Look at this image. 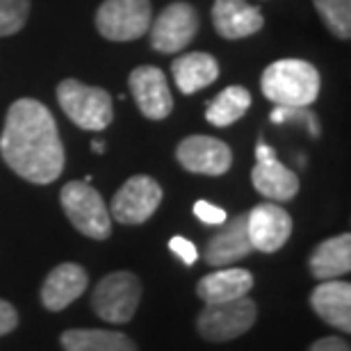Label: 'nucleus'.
<instances>
[{
	"mask_svg": "<svg viewBox=\"0 0 351 351\" xmlns=\"http://www.w3.org/2000/svg\"><path fill=\"white\" fill-rule=\"evenodd\" d=\"M247 233L254 251L274 254L292 235V217L276 203H261L247 213Z\"/></svg>",
	"mask_w": 351,
	"mask_h": 351,
	"instance_id": "nucleus-11",
	"label": "nucleus"
},
{
	"mask_svg": "<svg viewBox=\"0 0 351 351\" xmlns=\"http://www.w3.org/2000/svg\"><path fill=\"white\" fill-rule=\"evenodd\" d=\"M215 30L223 39H244L265 25V16L247 0H217L213 7Z\"/></svg>",
	"mask_w": 351,
	"mask_h": 351,
	"instance_id": "nucleus-17",
	"label": "nucleus"
},
{
	"mask_svg": "<svg viewBox=\"0 0 351 351\" xmlns=\"http://www.w3.org/2000/svg\"><path fill=\"white\" fill-rule=\"evenodd\" d=\"M311 271L315 278L331 280L349 274L351 269V235L342 233L331 240H324L311 254Z\"/></svg>",
	"mask_w": 351,
	"mask_h": 351,
	"instance_id": "nucleus-20",
	"label": "nucleus"
},
{
	"mask_svg": "<svg viewBox=\"0 0 351 351\" xmlns=\"http://www.w3.org/2000/svg\"><path fill=\"white\" fill-rule=\"evenodd\" d=\"M251 108V94L240 85L226 87L215 101L208 103L206 119L217 128H226V125L235 123L237 119L247 114Z\"/></svg>",
	"mask_w": 351,
	"mask_h": 351,
	"instance_id": "nucleus-22",
	"label": "nucleus"
},
{
	"mask_svg": "<svg viewBox=\"0 0 351 351\" xmlns=\"http://www.w3.org/2000/svg\"><path fill=\"white\" fill-rule=\"evenodd\" d=\"M142 301V283L132 271H112L98 280L91 306L96 315L110 324H125L135 317Z\"/></svg>",
	"mask_w": 351,
	"mask_h": 351,
	"instance_id": "nucleus-5",
	"label": "nucleus"
},
{
	"mask_svg": "<svg viewBox=\"0 0 351 351\" xmlns=\"http://www.w3.org/2000/svg\"><path fill=\"white\" fill-rule=\"evenodd\" d=\"M162 201V187L151 176H132L125 180L112 199L110 217L128 226L149 221Z\"/></svg>",
	"mask_w": 351,
	"mask_h": 351,
	"instance_id": "nucleus-8",
	"label": "nucleus"
},
{
	"mask_svg": "<svg viewBox=\"0 0 351 351\" xmlns=\"http://www.w3.org/2000/svg\"><path fill=\"white\" fill-rule=\"evenodd\" d=\"M271 121L276 125L287 123V121H299L301 125H306L313 137H319V121H317V117L308 110V105H276L271 112Z\"/></svg>",
	"mask_w": 351,
	"mask_h": 351,
	"instance_id": "nucleus-25",
	"label": "nucleus"
},
{
	"mask_svg": "<svg viewBox=\"0 0 351 351\" xmlns=\"http://www.w3.org/2000/svg\"><path fill=\"white\" fill-rule=\"evenodd\" d=\"M130 94L135 98L139 112L146 119L160 121V119L169 117L173 110V98L169 85H167L165 73L158 66H137L130 73Z\"/></svg>",
	"mask_w": 351,
	"mask_h": 351,
	"instance_id": "nucleus-13",
	"label": "nucleus"
},
{
	"mask_svg": "<svg viewBox=\"0 0 351 351\" xmlns=\"http://www.w3.org/2000/svg\"><path fill=\"white\" fill-rule=\"evenodd\" d=\"M322 21L328 25L335 37H351V3L349 0H313Z\"/></svg>",
	"mask_w": 351,
	"mask_h": 351,
	"instance_id": "nucleus-23",
	"label": "nucleus"
},
{
	"mask_svg": "<svg viewBox=\"0 0 351 351\" xmlns=\"http://www.w3.org/2000/svg\"><path fill=\"white\" fill-rule=\"evenodd\" d=\"M169 249L185 265H194L196 261H199V251H196V244L189 242L187 237H180V235L171 237V240H169Z\"/></svg>",
	"mask_w": 351,
	"mask_h": 351,
	"instance_id": "nucleus-27",
	"label": "nucleus"
},
{
	"mask_svg": "<svg viewBox=\"0 0 351 351\" xmlns=\"http://www.w3.org/2000/svg\"><path fill=\"white\" fill-rule=\"evenodd\" d=\"M308 351H351L349 342L338 338V335H328V338L317 340Z\"/></svg>",
	"mask_w": 351,
	"mask_h": 351,
	"instance_id": "nucleus-29",
	"label": "nucleus"
},
{
	"mask_svg": "<svg viewBox=\"0 0 351 351\" xmlns=\"http://www.w3.org/2000/svg\"><path fill=\"white\" fill-rule=\"evenodd\" d=\"M173 80L182 94H196L219 78V64L210 53H185L173 60Z\"/></svg>",
	"mask_w": 351,
	"mask_h": 351,
	"instance_id": "nucleus-19",
	"label": "nucleus"
},
{
	"mask_svg": "<svg viewBox=\"0 0 351 351\" xmlns=\"http://www.w3.org/2000/svg\"><path fill=\"white\" fill-rule=\"evenodd\" d=\"M30 14V0H0V37L16 34Z\"/></svg>",
	"mask_w": 351,
	"mask_h": 351,
	"instance_id": "nucleus-24",
	"label": "nucleus"
},
{
	"mask_svg": "<svg viewBox=\"0 0 351 351\" xmlns=\"http://www.w3.org/2000/svg\"><path fill=\"white\" fill-rule=\"evenodd\" d=\"M176 158L187 171L203 176H221L233 165V153L228 144L208 135L185 137L176 149Z\"/></svg>",
	"mask_w": 351,
	"mask_h": 351,
	"instance_id": "nucleus-12",
	"label": "nucleus"
},
{
	"mask_svg": "<svg viewBox=\"0 0 351 351\" xmlns=\"http://www.w3.org/2000/svg\"><path fill=\"white\" fill-rule=\"evenodd\" d=\"M0 156L27 182L48 185L58 180L64 171V146L53 112L32 98L12 103L0 135Z\"/></svg>",
	"mask_w": 351,
	"mask_h": 351,
	"instance_id": "nucleus-1",
	"label": "nucleus"
},
{
	"mask_svg": "<svg viewBox=\"0 0 351 351\" xmlns=\"http://www.w3.org/2000/svg\"><path fill=\"white\" fill-rule=\"evenodd\" d=\"M311 306L328 326L342 333L351 331V285L347 280H322L311 294Z\"/></svg>",
	"mask_w": 351,
	"mask_h": 351,
	"instance_id": "nucleus-16",
	"label": "nucleus"
},
{
	"mask_svg": "<svg viewBox=\"0 0 351 351\" xmlns=\"http://www.w3.org/2000/svg\"><path fill=\"white\" fill-rule=\"evenodd\" d=\"M64 351H137L125 333L103 331V328H69L62 333Z\"/></svg>",
	"mask_w": 351,
	"mask_h": 351,
	"instance_id": "nucleus-21",
	"label": "nucleus"
},
{
	"mask_svg": "<svg viewBox=\"0 0 351 351\" xmlns=\"http://www.w3.org/2000/svg\"><path fill=\"white\" fill-rule=\"evenodd\" d=\"M199 30V14L189 3H171L151 21L149 37L158 53H178L192 44Z\"/></svg>",
	"mask_w": 351,
	"mask_h": 351,
	"instance_id": "nucleus-9",
	"label": "nucleus"
},
{
	"mask_svg": "<svg viewBox=\"0 0 351 351\" xmlns=\"http://www.w3.org/2000/svg\"><path fill=\"white\" fill-rule=\"evenodd\" d=\"M254 287V276L247 269H237V267H226V269L208 274L196 285V294L206 301V304H221V301H233L240 297H247Z\"/></svg>",
	"mask_w": 351,
	"mask_h": 351,
	"instance_id": "nucleus-18",
	"label": "nucleus"
},
{
	"mask_svg": "<svg viewBox=\"0 0 351 351\" xmlns=\"http://www.w3.org/2000/svg\"><path fill=\"white\" fill-rule=\"evenodd\" d=\"M91 149H94V153H103L105 146H103L101 139H94V142H91Z\"/></svg>",
	"mask_w": 351,
	"mask_h": 351,
	"instance_id": "nucleus-30",
	"label": "nucleus"
},
{
	"mask_svg": "<svg viewBox=\"0 0 351 351\" xmlns=\"http://www.w3.org/2000/svg\"><path fill=\"white\" fill-rule=\"evenodd\" d=\"M62 208L69 221L91 240H108L112 233V217L103 196L87 180H71L62 187Z\"/></svg>",
	"mask_w": 351,
	"mask_h": 351,
	"instance_id": "nucleus-3",
	"label": "nucleus"
},
{
	"mask_svg": "<svg viewBox=\"0 0 351 351\" xmlns=\"http://www.w3.org/2000/svg\"><path fill=\"white\" fill-rule=\"evenodd\" d=\"M19 324V313L10 301L0 299V338L7 333H12Z\"/></svg>",
	"mask_w": 351,
	"mask_h": 351,
	"instance_id": "nucleus-28",
	"label": "nucleus"
},
{
	"mask_svg": "<svg viewBox=\"0 0 351 351\" xmlns=\"http://www.w3.org/2000/svg\"><path fill=\"white\" fill-rule=\"evenodd\" d=\"M58 101L64 114L82 130H105L112 123V98L101 87H89L73 78L62 80Z\"/></svg>",
	"mask_w": 351,
	"mask_h": 351,
	"instance_id": "nucleus-4",
	"label": "nucleus"
},
{
	"mask_svg": "<svg viewBox=\"0 0 351 351\" xmlns=\"http://www.w3.org/2000/svg\"><path fill=\"white\" fill-rule=\"evenodd\" d=\"M319 71L306 60H278L265 69L261 89L276 105H311L319 96Z\"/></svg>",
	"mask_w": 351,
	"mask_h": 351,
	"instance_id": "nucleus-2",
	"label": "nucleus"
},
{
	"mask_svg": "<svg viewBox=\"0 0 351 351\" xmlns=\"http://www.w3.org/2000/svg\"><path fill=\"white\" fill-rule=\"evenodd\" d=\"M153 10L149 0H105L96 12V27L110 41H132L149 32Z\"/></svg>",
	"mask_w": 351,
	"mask_h": 351,
	"instance_id": "nucleus-7",
	"label": "nucleus"
},
{
	"mask_svg": "<svg viewBox=\"0 0 351 351\" xmlns=\"http://www.w3.org/2000/svg\"><path fill=\"white\" fill-rule=\"evenodd\" d=\"M251 182L269 201H290L299 192V176L276 160V151L263 139L256 146V167Z\"/></svg>",
	"mask_w": 351,
	"mask_h": 351,
	"instance_id": "nucleus-10",
	"label": "nucleus"
},
{
	"mask_svg": "<svg viewBox=\"0 0 351 351\" xmlns=\"http://www.w3.org/2000/svg\"><path fill=\"white\" fill-rule=\"evenodd\" d=\"M89 276L85 267L75 263H62L48 274L41 287V304L51 313H60L73 304L80 294H85Z\"/></svg>",
	"mask_w": 351,
	"mask_h": 351,
	"instance_id": "nucleus-15",
	"label": "nucleus"
},
{
	"mask_svg": "<svg viewBox=\"0 0 351 351\" xmlns=\"http://www.w3.org/2000/svg\"><path fill=\"white\" fill-rule=\"evenodd\" d=\"M258 308L254 299L240 297L221 304H206L196 317V331L210 342H228L240 338L256 324Z\"/></svg>",
	"mask_w": 351,
	"mask_h": 351,
	"instance_id": "nucleus-6",
	"label": "nucleus"
},
{
	"mask_svg": "<svg viewBox=\"0 0 351 351\" xmlns=\"http://www.w3.org/2000/svg\"><path fill=\"white\" fill-rule=\"evenodd\" d=\"M251 251L254 247L247 233V215H237L230 221H223L221 228L210 237L206 247V263L210 267H230L247 258Z\"/></svg>",
	"mask_w": 351,
	"mask_h": 351,
	"instance_id": "nucleus-14",
	"label": "nucleus"
},
{
	"mask_svg": "<svg viewBox=\"0 0 351 351\" xmlns=\"http://www.w3.org/2000/svg\"><path fill=\"white\" fill-rule=\"evenodd\" d=\"M194 215L199 217L203 223H208V226H221V223L228 219L226 210L215 206V203H210V201H196Z\"/></svg>",
	"mask_w": 351,
	"mask_h": 351,
	"instance_id": "nucleus-26",
	"label": "nucleus"
}]
</instances>
